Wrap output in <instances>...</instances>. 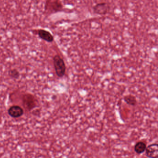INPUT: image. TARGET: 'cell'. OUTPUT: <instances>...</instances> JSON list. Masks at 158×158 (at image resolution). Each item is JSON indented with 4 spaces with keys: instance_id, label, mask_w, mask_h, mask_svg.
<instances>
[{
    "instance_id": "obj_2",
    "label": "cell",
    "mask_w": 158,
    "mask_h": 158,
    "mask_svg": "<svg viewBox=\"0 0 158 158\" xmlns=\"http://www.w3.org/2000/svg\"><path fill=\"white\" fill-rule=\"evenodd\" d=\"M8 115L13 118H18L24 114V110L21 107L18 106H13L8 110Z\"/></svg>"
},
{
    "instance_id": "obj_1",
    "label": "cell",
    "mask_w": 158,
    "mask_h": 158,
    "mask_svg": "<svg viewBox=\"0 0 158 158\" xmlns=\"http://www.w3.org/2000/svg\"><path fill=\"white\" fill-rule=\"evenodd\" d=\"M53 65L57 76L59 78L63 77L66 74V66L64 60L58 55L53 58Z\"/></svg>"
},
{
    "instance_id": "obj_7",
    "label": "cell",
    "mask_w": 158,
    "mask_h": 158,
    "mask_svg": "<svg viewBox=\"0 0 158 158\" xmlns=\"http://www.w3.org/2000/svg\"><path fill=\"white\" fill-rule=\"evenodd\" d=\"M95 12L97 14H105L106 11V4L105 3L99 4L97 5L94 8Z\"/></svg>"
},
{
    "instance_id": "obj_8",
    "label": "cell",
    "mask_w": 158,
    "mask_h": 158,
    "mask_svg": "<svg viewBox=\"0 0 158 158\" xmlns=\"http://www.w3.org/2000/svg\"><path fill=\"white\" fill-rule=\"evenodd\" d=\"M8 74L12 78L18 79L19 77V73L17 70L15 69H11L8 72Z\"/></svg>"
},
{
    "instance_id": "obj_4",
    "label": "cell",
    "mask_w": 158,
    "mask_h": 158,
    "mask_svg": "<svg viewBox=\"0 0 158 158\" xmlns=\"http://www.w3.org/2000/svg\"><path fill=\"white\" fill-rule=\"evenodd\" d=\"M38 34L41 39L47 42L51 43L53 41V36L49 31L43 29H40L38 31Z\"/></svg>"
},
{
    "instance_id": "obj_5",
    "label": "cell",
    "mask_w": 158,
    "mask_h": 158,
    "mask_svg": "<svg viewBox=\"0 0 158 158\" xmlns=\"http://www.w3.org/2000/svg\"><path fill=\"white\" fill-rule=\"evenodd\" d=\"M147 148L146 144L143 142H139L135 144L134 147L135 151L138 155L143 154Z\"/></svg>"
},
{
    "instance_id": "obj_6",
    "label": "cell",
    "mask_w": 158,
    "mask_h": 158,
    "mask_svg": "<svg viewBox=\"0 0 158 158\" xmlns=\"http://www.w3.org/2000/svg\"><path fill=\"white\" fill-rule=\"evenodd\" d=\"M123 100L126 102V104L131 106H136L137 104V100L136 98L134 96L132 95H128L125 96L123 98Z\"/></svg>"
},
{
    "instance_id": "obj_3",
    "label": "cell",
    "mask_w": 158,
    "mask_h": 158,
    "mask_svg": "<svg viewBox=\"0 0 158 158\" xmlns=\"http://www.w3.org/2000/svg\"><path fill=\"white\" fill-rule=\"evenodd\" d=\"M147 156L149 158H158V146L156 143L147 147L145 150Z\"/></svg>"
}]
</instances>
